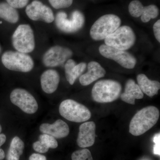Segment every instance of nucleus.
Wrapping results in <instances>:
<instances>
[{
  "mask_svg": "<svg viewBox=\"0 0 160 160\" xmlns=\"http://www.w3.org/2000/svg\"><path fill=\"white\" fill-rule=\"evenodd\" d=\"M87 69V72L82 75L79 78L80 83L83 86L90 85L100 78L104 77L106 74L105 69L99 63L95 61L88 63Z\"/></svg>",
  "mask_w": 160,
  "mask_h": 160,
  "instance_id": "obj_15",
  "label": "nucleus"
},
{
  "mask_svg": "<svg viewBox=\"0 0 160 160\" xmlns=\"http://www.w3.org/2000/svg\"><path fill=\"white\" fill-rule=\"evenodd\" d=\"M2 127H1V125H0V132H1V131H2Z\"/></svg>",
  "mask_w": 160,
  "mask_h": 160,
  "instance_id": "obj_32",
  "label": "nucleus"
},
{
  "mask_svg": "<svg viewBox=\"0 0 160 160\" xmlns=\"http://www.w3.org/2000/svg\"><path fill=\"white\" fill-rule=\"evenodd\" d=\"M87 67L86 63L77 64L74 60L69 59L65 65V74L67 81L71 85L74 84L76 80L84 72Z\"/></svg>",
  "mask_w": 160,
  "mask_h": 160,
  "instance_id": "obj_18",
  "label": "nucleus"
},
{
  "mask_svg": "<svg viewBox=\"0 0 160 160\" xmlns=\"http://www.w3.org/2000/svg\"><path fill=\"white\" fill-rule=\"evenodd\" d=\"M6 138L4 134H0V147L6 142ZM5 154L4 150L0 148V160H3L5 158Z\"/></svg>",
  "mask_w": 160,
  "mask_h": 160,
  "instance_id": "obj_30",
  "label": "nucleus"
},
{
  "mask_svg": "<svg viewBox=\"0 0 160 160\" xmlns=\"http://www.w3.org/2000/svg\"><path fill=\"white\" fill-rule=\"evenodd\" d=\"M120 97L123 102L131 105H135V100L143 98L144 93L138 84L136 83L134 80L130 79L126 82L125 91Z\"/></svg>",
  "mask_w": 160,
  "mask_h": 160,
  "instance_id": "obj_17",
  "label": "nucleus"
},
{
  "mask_svg": "<svg viewBox=\"0 0 160 160\" xmlns=\"http://www.w3.org/2000/svg\"><path fill=\"white\" fill-rule=\"evenodd\" d=\"M121 22L120 18L116 15H104L99 18L92 26L90 36L95 41L104 40L120 27Z\"/></svg>",
  "mask_w": 160,
  "mask_h": 160,
  "instance_id": "obj_3",
  "label": "nucleus"
},
{
  "mask_svg": "<svg viewBox=\"0 0 160 160\" xmlns=\"http://www.w3.org/2000/svg\"><path fill=\"white\" fill-rule=\"evenodd\" d=\"M0 18L6 22L14 24L19 19V15L16 9L7 2L0 3Z\"/></svg>",
  "mask_w": 160,
  "mask_h": 160,
  "instance_id": "obj_21",
  "label": "nucleus"
},
{
  "mask_svg": "<svg viewBox=\"0 0 160 160\" xmlns=\"http://www.w3.org/2000/svg\"><path fill=\"white\" fill-rule=\"evenodd\" d=\"M29 160H46V158L45 156L38 153H33L30 156Z\"/></svg>",
  "mask_w": 160,
  "mask_h": 160,
  "instance_id": "obj_31",
  "label": "nucleus"
},
{
  "mask_svg": "<svg viewBox=\"0 0 160 160\" xmlns=\"http://www.w3.org/2000/svg\"><path fill=\"white\" fill-rule=\"evenodd\" d=\"M49 3L56 9L68 8L72 5L73 0H49Z\"/></svg>",
  "mask_w": 160,
  "mask_h": 160,
  "instance_id": "obj_26",
  "label": "nucleus"
},
{
  "mask_svg": "<svg viewBox=\"0 0 160 160\" xmlns=\"http://www.w3.org/2000/svg\"><path fill=\"white\" fill-rule=\"evenodd\" d=\"M136 40V37L134 31L127 26L119 27L104 39L106 46L123 51H126L132 47Z\"/></svg>",
  "mask_w": 160,
  "mask_h": 160,
  "instance_id": "obj_5",
  "label": "nucleus"
},
{
  "mask_svg": "<svg viewBox=\"0 0 160 160\" xmlns=\"http://www.w3.org/2000/svg\"><path fill=\"white\" fill-rule=\"evenodd\" d=\"M59 111L66 119L74 122H82L90 118L91 113L86 106L73 100L67 99L60 104Z\"/></svg>",
  "mask_w": 160,
  "mask_h": 160,
  "instance_id": "obj_7",
  "label": "nucleus"
},
{
  "mask_svg": "<svg viewBox=\"0 0 160 160\" xmlns=\"http://www.w3.org/2000/svg\"><path fill=\"white\" fill-rule=\"evenodd\" d=\"M159 116V110L155 106L143 108L132 119L129 124V132L135 136L142 135L156 125Z\"/></svg>",
  "mask_w": 160,
  "mask_h": 160,
  "instance_id": "obj_1",
  "label": "nucleus"
},
{
  "mask_svg": "<svg viewBox=\"0 0 160 160\" xmlns=\"http://www.w3.org/2000/svg\"><path fill=\"white\" fill-rule=\"evenodd\" d=\"M160 132L154 136L153 142L155 143L153 152L155 154L160 156Z\"/></svg>",
  "mask_w": 160,
  "mask_h": 160,
  "instance_id": "obj_28",
  "label": "nucleus"
},
{
  "mask_svg": "<svg viewBox=\"0 0 160 160\" xmlns=\"http://www.w3.org/2000/svg\"><path fill=\"white\" fill-rule=\"evenodd\" d=\"M12 42L17 51L25 53L33 51L35 41L31 26L27 24H21L18 26L12 34Z\"/></svg>",
  "mask_w": 160,
  "mask_h": 160,
  "instance_id": "obj_6",
  "label": "nucleus"
},
{
  "mask_svg": "<svg viewBox=\"0 0 160 160\" xmlns=\"http://www.w3.org/2000/svg\"><path fill=\"white\" fill-rule=\"evenodd\" d=\"M96 137V125L93 122H87L79 127L77 142L81 148L90 147L94 144Z\"/></svg>",
  "mask_w": 160,
  "mask_h": 160,
  "instance_id": "obj_13",
  "label": "nucleus"
},
{
  "mask_svg": "<svg viewBox=\"0 0 160 160\" xmlns=\"http://www.w3.org/2000/svg\"><path fill=\"white\" fill-rule=\"evenodd\" d=\"M99 51L104 57L113 60L126 69H133L136 65V58L126 51L114 49L105 44L100 46Z\"/></svg>",
  "mask_w": 160,
  "mask_h": 160,
  "instance_id": "obj_9",
  "label": "nucleus"
},
{
  "mask_svg": "<svg viewBox=\"0 0 160 160\" xmlns=\"http://www.w3.org/2000/svg\"><path fill=\"white\" fill-rule=\"evenodd\" d=\"M7 3L15 9H21L27 6L29 0H6Z\"/></svg>",
  "mask_w": 160,
  "mask_h": 160,
  "instance_id": "obj_27",
  "label": "nucleus"
},
{
  "mask_svg": "<svg viewBox=\"0 0 160 160\" xmlns=\"http://www.w3.org/2000/svg\"><path fill=\"white\" fill-rule=\"evenodd\" d=\"M144 6L138 0H133L129 3V11L132 16L134 18L141 17L142 13Z\"/></svg>",
  "mask_w": 160,
  "mask_h": 160,
  "instance_id": "obj_24",
  "label": "nucleus"
},
{
  "mask_svg": "<svg viewBox=\"0 0 160 160\" xmlns=\"http://www.w3.org/2000/svg\"><path fill=\"white\" fill-rule=\"evenodd\" d=\"M60 80L58 72L54 69L43 72L41 77V84L43 91L48 94L53 93L58 89Z\"/></svg>",
  "mask_w": 160,
  "mask_h": 160,
  "instance_id": "obj_16",
  "label": "nucleus"
},
{
  "mask_svg": "<svg viewBox=\"0 0 160 160\" xmlns=\"http://www.w3.org/2000/svg\"><path fill=\"white\" fill-rule=\"evenodd\" d=\"M72 160H93L89 149H84L74 152L72 154Z\"/></svg>",
  "mask_w": 160,
  "mask_h": 160,
  "instance_id": "obj_25",
  "label": "nucleus"
},
{
  "mask_svg": "<svg viewBox=\"0 0 160 160\" xmlns=\"http://www.w3.org/2000/svg\"><path fill=\"white\" fill-rule=\"evenodd\" d=\"M158 15V8L155 5H150L144 6L142 13L141 16V19L143 22L147 23L151 19L156 18Z\"/></svg>",
  "mask_w": 160,
  "mask_h": 160,
  "instance_id": "obj_23",
  "label": "nucleus"
},
{
  "mask_svg": "<svg viewBox=\"0 0 160 160\" xmlns=\"http://www.w3.org/2000/svg\"><path fill=\"white\" fill-rule=\"evenodd\" d=\"M58 146V142L55 138L44 133L40 136L39 140L33 144V149L40 153H46L49 148L55 149Z\"/></svg>",
  "mask_w": 160,
  "mask_h": 160,
  "instance_id": "obj_20",
  "label": "nucleus"
},
{
  "mask_svg": "<svg viewBox=\"0 0 160 160\" xmlns=\"http://www.w3.org/2000/svg\"><path fill=\"white\" fill-rule=\"evenodd\" d=\"M2 62L7 69L21 72H29L34 66L33 60L30 56L18 51L5 52L2 56Z\"/></svg>",
  "mask_w": 160,
  "mask_h": 160,
  "instance_id": "obj_4",
  "label": "nucleus"
},
{
  "mask_svg": "<svg viewBox=\"0 0 160 160\" xmlns=\"http://www.w3.org/2000/svg\"><path fill=\"white\" fill-rule=\"evenodd\" d=\"M137 80L138 85L143 93L150 98L153 97L158 94L160 89L159 82L149 79L146 75L144 74L138 75Z\"/></svg>",
  "mask_w": 160,
  "mask_h": 160,
  "instance_id": "obj_19",
  "label": "nucleus"
},
{
  "mask_svg": "<svg viewBox=\"0 0 160 160\" xmlns=\"http://www.w3.org/2000/svg\"><path fill=\"white\" fill-rule=\"evenodd\" d=\"M122 90V85L117 81L110 79L100 80L92 87V97L93 101L97 102H112L120 97Z\"/></svg>",
  "mask_w": 160,
  "mask_h": 160,
  "instance_id": "obj_2",
  "label": "nucleus"
},
{
  "mask_svg": "<svg viewBox=\"0 0 160 160\" xmlns=\"http://www.w3.org/2000/svg\"><path fill=\"white\" fill-rule=\"evenodd\" d=\"M1 46H0V53H1Z\"/></svg>",
  "mask_w": 160,
  "mask_h": 160,
  "instance_id": "obj_33",
  "label": "nucleus"
},
{
  "mask_svg": "<svg viewBox=\"0 0 160 160\" xmlns=\"http://www.w3.org/2000/svg\"><path fill=\"white\" fill-rule=\"evenodd\" d=\"M153 32L155 37L159 42H160V20H158L154 23L153 26Z\"/></svg>",
  "mask_w": 160,
  "mask_h": 160,
  "instance_id": "obj_29",
  "label": "nucleus"
},
{
  "mask_svg": "<svg viewBox=\"0 0 160 160\" xmlns=\"http://www.w3.org/2000/svg\"><path fill=\"white\" fill-rule=\"evenodd\" d=\"M25 145L22 141L18 137H15L12 140L8 155V160H19L22 154Z\"/></svg>",
  "mask_w": 160,
  "mask_h": 160,
  "instance_id": "obj_22",
  "label": "nucleus"
},
{
  "mask_svg": "<svg viewBox=\"0 0 160 160\" xmlns=\"http://www.w3.org/2000/svg\"><path fill=\"white\" fill-rule=\"evenodd\" d=\"M54 20L58 29L67 33L78 31L82 28L85 22V16L82 12L77 10L72 12L70 19L67 18V15L65 12H59Z\"/></svg>",
  "mask_w": 160,
  "mask_h": 160,
  "instance_id": "obj_8",
  "label": "nucleus"
},
{
  "mask_svg": "<svg viewBox=\"0 0 160 160\" xmlns=\"http://www.w3.org/2000/svg\"><path fill=\"white\" fill-rule=\"evenodd\" d=\"M26 12L27 16L32 21H42L50 23L55 19L54 14L51 8L37 0L33 1L27 6Z\"/></svg>",
  "mask_w": 160,
  "mask_h": 160,
  "instance_id": "obj_12",
  "label": "nucleus"
},
{
  "mask_svg": "<svg viewBox=\"0 0 160 160\" xmlns=\"http://www.w3.org/2000/svg\"><path fill=\"white\" fill-rule=\"evenodd\" d=\"M12 104L28 114H33L37 111L38 106L33 96L24 89H14L10 96Z\"/></svg>",
  "mask_w": 160,
  "mask_h": 160,
  "instance_id": "obj_10",
  "label": "nucleus"
},
{
  "mask_svg": "<svg viewBox=\"0 0 160 160\" xmlns=\"http://www.w3.org/2000/svg\"><path fill=\"white\" fill-rule=\"evenodd\" d=\"M72 54V51L67 47L59 46H52L44 53L43 63L48 67L61 66L69 59Z\"/></svg>",
  "mask_w": 160,
  "mask_h": 160,
  "instance_id": "obj_11",
  "label": "nucleus"
},
{
  "mask_svg": "<svg viewBox=\"0 0 160 160\" xmlns=\"http://www.w3.org/2000/svg\"><path fill=\"white\" fill-rule=\"evenodd\" d=\"M40 130L44 134L49 135L57 138L66 137L69 133V127L67 123L60 119L57 120L52 124H42Z\"/></svg>",
  "mask_w": 160,
  "mask_h": 160,
  "instance_id": "obj_14",
  "label": "nucleus"
},
{
  "mask_svg": "<svg viewBox=\"0 0 160 160\" xmlns=\"http://www.w3.org/2000/svg\"><path fill=\"white\" fill-rule=\"evenodd\" d=\"M147 160V159H143V160Z\"/></svg>",
  "mask_w": 160,
  "mask_h": 160,
  "instance_id": "obj_34",
  "label": "nucleus"
}]
</instances>
